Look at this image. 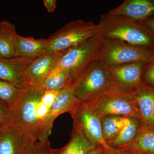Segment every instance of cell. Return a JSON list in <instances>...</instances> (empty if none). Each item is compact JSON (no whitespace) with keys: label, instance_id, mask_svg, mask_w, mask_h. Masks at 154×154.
Returning a JSON list of instances; mask_svg holds the SVG:
<instances>
[{"label":"cell","instance_id":"1","mask_svg":"<svg viewBox=\"0 0 154 154\" xmlns=\"http://www.w3.org/2000/svg\"><path fill=\"white\" fill-rule=\"evenodd\" d=\"M59 92L45 91L41 85L25 84L10 110L9 123L38 142L48 140L52 127L51 110Z\"/></svg>","mask_w":154,"mask_h":154},{"label":"cell","instance_id":"2","mask_svg":"<svg viewBox=\"0 0 154 154\" xmlns=\"http://www.w3.org/2000/svg\"><path fill=\"white\" fill-rule=\"evenodd\" d=\"M97 26L98 34L105 38L154 50V33L140 22L108 12L102 15Z\"/></svg>","mask_w":154,"mask_h":154},{"label":"cell","instance_id":"3","mask_svg":"<svg viewBox=\"0 0 154 154\" xmlns=\"http://www.w3.org/2000/svg\"><path fill=\"white\" fill-rule=\"evenodd\" d=\"M83 102L100 117L116 115L140 119L133 92L114 85Z\"/></svg>","mask_w":154,"mask_h":154},{"label":"cell","instance_id":"4","mask_svg":"<svg viewBox=\"0 0 154 154\" xmlns=\"http://www.w3.org/2000/svg\"><path fill=\"white\" fill-rule=\"evenodd\" d=\"M105 38L98 34L82 44L60 53L54 68L67 71L72 82L92 63L101 58Z\"/></svg>","mask_w":154,"mask_h":154},{"label":"cell","instance_id":"5","mask_svg":"<svg viewBox=\"0 0 154 154\" xmlns=\"http://www.w3.org/2000/svg\"><path fill=\"white\" fill-rule=\"evenodd\" d=\"M114 85L109 66L99 58L86 68L70 85L77 99L84 102Z\"/></svg>","mask_w":154,"mask_h":154},{"label":"cell","instance_id":"6","mask_svg":"<svg viewBox=\"0 0 154 154\" xmlns=\"http://www.w3.org/2000/svg\"><path fill=\"white\" fill-rule=\"evenodd\" d=\"M98 35L97 25L79 19L69 22L48 37L44 54H58Z\"/></svg>","mask_w":154,"mask_h":154},{"label":"cell","instance_id":"7","mask_svg":"<svg viewBox=\"0 0 154 154\" xmlns=\"http://www.w3.org/2000/svg\"><path fill=\"white\" fill-rule=\"evenodd\" d=\"M154 58L153 50L113 38H105L101 57L110 67L134 62H148Z\"/></svg>","mask_w":154,"mask_h":154},{"label":"cell","instance_id":"8","mask_svg":"<svg viewBox=\"0 0 154 154\" xmlns=\"http://www.w3.org/2000/svg\"><path fill=\"white\" fill-rule=\"evenodd\" d=\"M71 114L74 128L81 131L92 143L102 146L110 152L118 149L111 147L105 141L102 134L101 119L83 102H80Z\"/></svg>","mask_w":154,"mask_h":154},{"label":"cell","instance_id":"9","mask_svg":"<svg viewBox=\"0 0 154 154\" xmlns=\"http://www.w3.org/2000/svg\"><path fill=\"white\" fill-rule=\"evenodd\" d=\"M37 142L10 123L4 125L0 130V154H27Z\"/></svg>","mask_w":154,"mask_h":154},{"label":"cell","instance_id":"10","mask_svg":"<svg viewBox=\"0 0 154 154\" xmlns=\"http://www.w3.org/2000/svg\"><path fill=\"white\" fill-rule=\"evenodd\" d=\"M134 62L110 67L113 82L116 86L133 92L142 82V75L146 63Z\"/></svg>","mask_w":154,"mask_h":154},{"label":"cell","instance_id":"11","mask_svg":"<svg viewBox=\"0 0 154 154\" xmlns=\"http://www.w3.org/2000/svg\"><path fill=\"white\" fill-rule=\"evenodd\" d=\"M35 58L0 57V79L9 82L20 89L25 84V70Z\"/></svg>","mask_w":154,"mask_h":154},{"label":"cell","instance_id":"12","mask_svg":"<svg viewBox=\"0 0 154 154\" xmlns=\"http://www.w3.org/2000/svg\"><path fill=\"white\" fill-rule=\"evenodd\" d=\"M110 14L124 16L138 22L154 16V0H125Z\"/></svg>","mask_w":154,"mask_h":154},{"label":"cell","instance_id":"13","mask_svg":"<svg viewBox=\"0 0 154 154\" xmlns=\"http://www.w3.org/2000/svg\"><path fill=\"white\" fill-rule=\"evenodd\" d=\"M59 54H43L33 59L25 70V84L41 85L54 68Z\"/></svg>","mask_w":154,"mask_h":154},{"label":"cell","instance_id":"14","mask_svg":"<svg viewBox=\"0 0 154 154\" xmlns=\"http://www.w3.org/2000/svg\"><path fill=\"white\" fill-rule=\"evenodd\" d=\"M133 92L142 124L154 130V88L142 82Z\"/></svg>","mask_w":154,"mask_h":154},{"label":"cell","instance_id":"15","mask_svg":"<svg viewBox=\"0 0 154 154\" xmlns=\"http://www.w3.org/2000/svg\"><path fill=\"white\" fill-rule=\"evenodd\" d=\"M80 101L75 96L71 86L66 85L60 91L52 105L50 116V124L52 126L54 121L62 113H70L78 106Z\"/></svg>","mask_w":154,"mask_h":154},{"label":"cell","instance_id":"16","mask_svg":"<svg viewBox=\"0 0 154 154\" xmlns=\"http://www.w3.org/2000/svg\"><path fill=\"white\" fill-rule=\"evenodd\" d=\"M49 43L47 39H35L25 37L17 33L16 37V50L17 57H36L43 54Z\"/></svg>","mask_w":154,"mask_h":154},{"label":"cell","instance_id":"17","mask_svg":"<svg viewBox=\"0 0 154 154\" xmlns=\"http://www.w3.org/2000/svg\"><path fill=\"white\" fill-rule=\"evenodd\" d=\"M0 33V57L9 58L17 57L16 37L17 33L15 25L7 21L1 22Z\"/></svg>","mask_w":154,"mask_h":154},{"label":"cell","instance_id":"18","mask_svg":"<svg viewBox=\"0 0 154 154\" xmlns=\"http://www.w3.org/2000/svg\"><path fill=\"white\" fill-rule=\"evenodd\" d=\"M96 146L74 128L71 138L67 144L59 149H54L52 154H86Z\"/></svg>","mask_w":154,"mask_h":154},{"label":"cell","instance_id":"19","mask_svg":"<svg viewBox=\"0 0 154 154\" xmlns=\"http://www.w3.org/2000/svg\"><path fill=\"white\" fill-rule=\"evenodd\" d=\"M141 121L140 119L129 117V121L123 128L117 136L107 144L116 149L124 148L131 144L136 137Z\"/></svg>","mask_w":154,"mask_h":154},{"label":"cell","instance_id":"20","mask_svg":"<svg viewBox=\"0 0 154 154\" xmlns=\"http://www.w3.org/2000/svg\"><path fill=\"white\" fill-rule=\"evenodd\" d=\"M127 147L135 152L154 154V130L141 123L136 137Z\"/></svg>","mask_w":154,"mask_h":154},{"label":"cell","instance_id":"21","mask_svg":"<svg viewBox=\"0 0 154 154\" xmlns=\"http://www.w3.org/2000/svg\"><path fill=\"white\" fill-rule=\"evenodd\" d=\"M102 134L107 143L113 140L129 121V117L108 115L101 118Z\"/></svg>","mask_w":154,"mask_h":154},{"label":"cell","instance_id":"22","mask_svg":"<svg viewBox=\"0 0 154 154\" xmlns=\"http://www.w3.org/2000/svg\"><path fill=\"white\" fill-rule=\"evenodd\" d=\"M68 73L65 70L54 68L43 80L41 85L45 91L59 92L68 85Z\"/></svg>","mask_w":154,"mask_h":154},{"label":"cell","instance_id":"23","mask_svg":"<svg viewBox=\"0 0 154 154\" xmlns=\"http://www.w3.org/2000/svg\"><path fill=\"white\" fill-rule=\"evenodd\" d=\"M19 89L13 84L0 79V103L9 111L17 101Z\"/></svg>","mask_w":154,"mask_h":154},{"label":"cell","instance_id":"24","mask_svg":"<svg viewBox=\"0 0 154 154\" xmlns=\"http://www.w3.org/2000/svg\"><path fill=\"white\" fill-rule=\"evenodd\" d=\"M142 82L154 88V58L146 64L143 73Z\"/></svg>","mask_w":154,"mask_h":154},{"label":"cell","instance_id":"25","mask_svg":"<svg viewBox=\"0 0 154 154\" xmlns=\"http://www.w3.org/2000/svg\"><path fill=\"white\" fill-rule=\"evenodd\" d=\"M53 150L47 140L36 143L27 154H52Z\"/></svg>","mask_w":154,"mask_h":154},{"label":"cell","instance_id":"26","mask_svg":"<svg viewBox=\"0 0 154 154\" xmlns=\"http://www.w3.org/2000/svg\"><path fill=\"white\" fill-rule=\"evenodd\" d=\"M10 119V111L0 103V125H5L8 124Z\"/></svg>","mask_w":154,"mask_h":154},{"label":"cell","instance_id":"27","mask_svg":"<svg viewBox=\"0 0 154 154\" xmlns=\"http://www.w3.org/2000/svg\"><path fill=\"white\" fill-rule=\"evenodd\" d=\"M45 7L49 13L55 11L56 7V0H44L43 1Z\"/></svg>","mask_w":154,"mask_h":154},{"label":"cell","instance_id":"28","mask_svg":"<svg viewBox=\"0 0 154 154\" xmlns=\"http://www.w3.org/2000/svg\"><path fill=\"white\" fill-rule=\"evenodd\" d=\"M110 152L107 151L103 146H99L86 154H108Z\"/></svg>","mask_w":154,"mask_h":154},{"label":"cell","instance_id":"29","mask_svg":"<svg viewBox=\"0 0 154 154\" xmlns=\"http://www.w3.org/2000/svg\"><path fill=\"white\" fill-rule=\"evenodd\" d=\"M154 33V16L144 22H140Z\"/></svg>","mask_w":154,"mask_h":154},{"label":"cell","instance_id":"30","mask_svg":"<svg viewBox=\"0 0 154 154\" xmlns=\"http://www.w3.org/2000/svg\"><path fill=\"white\" fill-rule=\"evenodd\" d=\"M108 154H135L134 152L131 149L127 147L124 148L118 149L117 151Z\"/></svg>","mask_w":154,"mask_h":154},{"label":"cell","instance_id":"31","mask_svg":"<svg viewBox=\"0 0 154 154\" xmlns=\"http://www.w3.org/2000/svg\"><path fill=\"white\" fill-rule=\"evenodd\" d=\"M2 25L1 22H0V33H1V31H2Z\"/></svg>","mask_w":154,"mask_h":154},{"label":"cell","instance_id":"32","mask_svg":"<svg viewBox=\"0 0 154 154\" xmlns=\"http://www.w3.org/2000/svg\"><path fill=\"white\" fill-rule=\"evenodd\" d=\"M4 125H0V130H1V129H2V128L3 126H4Z\"/></svg>","mask_w":154,"mask_h":154},{"label":"cell","instance_id":"33","mask_svg":"<svg viewBox=\"0 0 154 154\" xmlns=\"http://www.w3.org/2000/svg\"><path fill=\"white\" fill-rule=\"evenodd\" d=\"M134 153H135V154H142V153H140L135 152H134Z\"/></svg>","mask_w":154,"mask_h":154}]
</instances>
